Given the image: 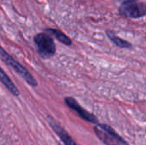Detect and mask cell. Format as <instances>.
<instances>
[{
  "label": "cell",
  "instance_id": "6da1fadb",
  "mask_svg": "<svg viewBox=\"0 0 146 145\" xmlns=\"http://www.w3.org/2000/svg\"><path fill=\"white\" fill-rule=\"evenodd\" d=\"M0 58L2 61H3L7 65L10 66L29 85L35 87L38 85L37 80L34 79V77L27 70L25 67H23L20 62H18L15 58H13L3 48L0 46Z\"/></svg>",
  "mask_w": 146,
  "mask_h": 145
},
{
  "label": "cell",
  "instance_id": "7a4b0ae2",
  "mask_svg": "<svg viewBox=\"0 0 146 145\" xmlns=\"http://www.w3.org/2000/svg\"><path fill=\"white\" fill-rule=\"evenodd\" d=\"M97 137L106 145H128V144L108 125L98 124L94 127Z\"/></svg>",
  "mask_w": 146,
  "mask_h": 145
},
{
  "label": "cell",
  "instance_id": "3957f363",
  "mask_svg": "<svg viewBox=\"0 0 146 145\" xmlns=\"http://www.w3.org/2000/svg\"><path fill=\"white\" fill-rule=\"evenodd\" d=\"M33 41L37 46L38 53L42 58L47 59L55 55L56 45L53 38L49 34L44 32L38 33L35 35Z\"/></svg>",
  "mask_w": 146,
  "mask_h": 145
},
{
  "label": "cell",
  "instance_id": "277c9868",
  "mask_svg": "<svg viewBox=\"0 0 146 145\" xmlns=\"http://www.w3.org/2000/svg\"><path fill=\"white\" fill-rule=\"evenodd\" d=\"M119 12L129 18H139L146 15V6L144 2L133 1L121 3Z\"/></svg>",
  "mask_w": 146,
  "mask_h": 145
},
{
  "label": "cell",
  "instance_id": "5b68a950",
  "mask_svg": "<svg viewBox=\"0 0 146 145\" xmlns=\"http://www.w3.org/2000/svg\"><path fill=\"white\" fill-rule=\"evenodd\" d=\"M66 104L70 108L72 109L80 118H82L83 120L88 121V122H91V123H93V124H97L98 123V119L95 115H93L92 114L89 113L88 111H86L85 109H83L78 103L77 101L73 98V97H66L64 99Z\"/></svg>",
  "mask_w": 146,
  "mask_h": 145
},
{
  "label": "cell",
  "instance_id": "8992f818",
  "mask_svg": "<svg viewBox=\"0 0 146 145\" xmlns=\"http://www.w3.org/2000/svg\"><path fill=\"white\" fill-rule=\"evenodd\" d=\"M48 122L50 126V127L53 129V131L56 133V135L61 138V140L63 142L65 145H77L75 142L73 140V138L68 134V132L62 128V126L51 117L48 116Z\"/></svg>",
  "mask_w": 146,
  "mask_h": 145
},
{
  "label": "cell",
  "instance_id": "52a82bcc",
  "mask_svg": "<svg viewBox=\"0 0 146 145\" xmlns=\"http://www.w3.org/2000/svg\"><path fill=\"white\" fill-rule=\"evenodd\" d=\"M0 82L15 97H18L20 95V92H19V90L17 89V87L14 85L13 81L9 78V76L5 73V72L1 68H0Z\"/></svg>",
  "mask_w": 146,
  "mask_h": 145
},
{
  "label": "cell",
  "instance_id": "ba28073f",
  "mask_svg": "<svg viewBox=\"0 0 146 145\" xmlns=\"http://www.w3.org/2000/svg\"><path fill=\"white\" fill-rule=\"evenodd\" d=\"M106 34H107L108 38H109L115 45H117L118 47L123 48V49H129V48H132V44H131L129 42H127V41H126V40H124V39H122V38L117 37V36L115 34L114 32L110 31V30H107V31H106Z\"/></svg>",
  "mask_w": 146,
  "mask_h": 145
},
{
  "label": "cell",
  "instance_id": "9c48e42d",
  "mask_svg": "<svg viewBox=\"0 0 146 145\" xmlns=\"http://www.w3.org/2000/svg\"><path fill=\"white\" fill-rule=\"evenodd\" d=\"M47 32H49L50 33H51L52 35L55 36V38L62 44H65V45H71L72 41L71 39L62 32H61L58 29H47Z\"/></svg>",
  "mask_w": 146,
  "mask_h": 145
},
{
  "label": "cell",
  "instance_id": "30bf717a",
  "mask_svg": "<svg viewBox=\"0 0 146 145\" xmlns=\"http://www.w3.org/2000/svg\"><path fill=\"white\" fill-rule=\"evenodd\" d=\"M121 3H128V2H133V1H139V0H116Z\"/></svg>",
  "mask_w": 146,
  "mask_h": 145
}]
</instances>
